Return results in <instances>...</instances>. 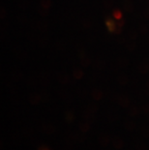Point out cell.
Here are the masks:
<instances>
[{
  "instance_id": "29",
  "label": "cell",
  "mask_w": 149,
  "mask_h": 150,
  "mask_svg": "<svg viewBox=\"0 0 149 150\" xmlns=\"http://www.w3.org/2000/svg\"><path fill=\"white\" fill-rule=\"evenodd\" d=\"M124 23H125V21H120L119 22H118V26L120 27V26H122V25H124Z\"/></svg>"
},
{
  "instance_id": "17",
  "label": "cell",
  "mask_w": 149,
  "mask_h": 150,
  "mask_svg": "<svg viewBox=\"0 0 149 150\" xmlns=\"http://www.w3.org/2000/svg\"><path fill=\"white\" fill-rule=\"evenodd\" d=\"M73 75H74V76L76 79H80L82 78V76H83V72L81 71V70L80 69H76L74 73H73Z\"/></svg>"
},
{
  "instance_id": "28",
  "label": "cell",
  "mask_w": 149,
  "mask_h": 150,
  "mask_svg": "<svg viewBox=\"0 0 149 150\" xmlns=\"http://www.w3.org/2000/svg\"><path fill=\"white\" fill-rule=\"evenodd\" d=\"M130 36H131L132 39H135V38L137 37V32H136V31H133V32L130 33Z\"/></svg>"
},
{
  "instance_id": "20",
  "label": "cell",
  "mask_w": 149,
  "mask_h": 150,
  "mask_svg": "<svg viewBox=\"0 0 149 150\" xmlns=\"http://www.w3.org/2000/svg\"><path fill=\"white\" fill-rule=\"evenodd\" d=\"M87 110H89L90 112H92V113H95L98 110V107L96 106V105L91 104V105H89V106L87 107Z\"/></svg>"
},
{
  "instance_id": "8",
  "label": "cell",
  "mask_w": 149,
  "mask_h": 150,
  "mask_svg": "<svg viewBox=\"0 0 149 150\" xmlns=\"http://www.w3.org/2000/svg\"><path fill=\"white\" fill-rule=\"evenodd\" d=\"M124 127L128 131H134L136 129V123L132 120H127L124 123Z\"/></svg>"
},
{
  "instance_id": "23",
  "label": "cell",
  "mask_w": 149,
  "mask_h": 150,
  "mask_svg": "<svg viewBox=\"0 0 149 150\" xmlns=\"http://www.w3.org/2000/svg\"><path fill=\"white\" fill-rule=\"evenodd\" d=\"M124 8H125V10L127 11V12H132L133 11V4L130 1H128V2H126L125 4H124Z\"/></svg>"
},
{
  "instance_id": "1",
  "label": "cell",
  "mask_w": 149,
  "mask_h": 150,
  "mask_svg": "<svg viewBox=\"0 0 149 150\" xmlns=\"http://www.w3.org/2000/svg\"><path fill=\"white\" fill-rule=\"evenodd\" d=\"M98 139H99L100 145L103 146V147H107L110 142V137L106 133L101 134V135L99 136V138H98Z\"/></svg>"
},
{
  "instance_id": "18",
  "label": "cell",
  "mask_w": 149,
  "mask_h": 150,
  "mask_svg": "<svg viewBox=\"0 0 149 150\" xmlns=\"http://www.w3.org/2000/svg\"><path fill=\"white\" fill-rule=\"evenodd\" d=\"M135 147H136V150H145V148H146V146H145L144 142H138L135 144Z\"/></svg>"
},
{
  "instance_id": "31",
  "label": "cell",
  "mask_w": 149,
  "mask_h": 150,
  "mask_svg": "<svg viewBox=\"0 0 149 150\" xmlns=\"http://www.w3.org/2000/svg\"><path fill=\"white\" fill-rule=\"evenodd\" d=\"M146 86H147V88H148V90H149V81L147 82V84H146Z\"/></svg>"
},
{
  "instance_id": "14",
  "label": "cell",
  "mask_w": 149,
  "mask_h": 150,
  "mask_svg": "<svg viewBox=\"0 0 149 150\" xmlns=\"http://www.w3.org/2000/svg\"><path fill=\"white\" fill-rule=\"evenodd\" d=\"M65 150H74V143H73V140H70V139L65 140Z\"/></svg>"
},
{
  "instance_id": "6",
  "label": "cell",
  "mask_w": 149,
  "mask_h": 150,
  "mask_svg": "<svg viewBox=\"0 0 149 150\" xmlns=\"http://www.w3.org/2000/svg\"><path fill=\"white\" fill-rule=\"evenodd\" d=\"M118 103H119V105L121 107H124V108H126V107H128L129 106V104H130V99L127 97V96H125V95H121V96H119L118 97Z\"/></svg>"
},
{
  "instance_id": "4",
  "label": "cell",
  "mask_w": 149,
  "mask_h": 150,
  "mask_svg": "<svg viewBox=\"0 0 149 150\" xmlns=\"http://www.w3.org/2000/svg\"><path fill=\"white\" fill-rule=\"evenodd\" d=\"M55 126L52 124H44L42 126V132L45 134H53L55 132Z\"/></svg>"
},
{
  "instance_id": "10",
  "label": "cell",
  "mask_w": 149,
  "mask_h": 150,
  "mask_svg": "<svg viewBox=\"0 0 149 150\" xmlns=\"http://www.w3.org/2000/svg\"><path fill=\"white\" fill-rule=\"evenodd\" d=\"M65 120L67 121V122H69V123L73 122V121L75 120V114H74V112L71 111V110L66 111V112H65Z\"/></svg>"
},
{
  "instance_id": "12",
  "label": "cell",
  "mask_w": 149,
  "mask_h": 150,
  "mask_svg": "<svg viewBox=\"0 0 149 150\" xmlns=\"http://www.w3.org/2000/svg\"><path fill=\"white\" fill-rule=\"evenodd\" d=\"M138 112H139V110H138V108L137 107H131V108H129V110H128V113H129L130 116L138 115Z\"/></svg>"
},
{
  "instance_id": "26",
  "label": "cell",
  "mask_w": 149,
  "mask_h": 150,
  "mask_svg": "<svg viewBox=\"0 0 149 150\" xmlns=\"http://www.w3.org/2000/svg\"><path fill=\"white\" fill-rule=\"evenodd\" d=\"M23 135L25 136V137H30L31 135H32V130H30V129H25L24 131H23Z\"/></svg>"
},
{
  "instance_id": "22",
  "label": "cell",
  "mask_w": 149,
  "mask_h": 150,
  "mask_svg": "<svg viewBox=\"0 0 149 150\" xmlns=\"http://www.w3.org/2000/svg\"><path fill=\"white\" fill-rule=\"evenodd\" d=\"M41 5L43 6L42 8H49L52 6V1H49V0H42Z\"/></svg>"
},
{
  "instance_id": "3",
  "label": "cell",
  "mask_w": 149,
  "mask_h": 150,
  "mask_svg": "<svg viewBox=\"0 0 149 150\" xmlns=\"http://www.w3.org/2000/svg\"><path fill=\"white\" fill-rule=\"evenodd\" d=\"M28 100H29L30 104L37 105V104H39L41 101H42V95L37 94V93H33V94H31L29 96Z\"/></svg>"
},
{
  "instance_id": "5",
  "label": "cell",
  "mask_w": 149,
  "mask_h": 150,
  "mask_svg": "<svg viewBox=\"0 0 149 150\" xmlns=\"http://www.w3.org/2000/svg\"><path fill=\"white\" fill-rule=\"evenodd\" d=\"M82 117L84 118L85 120L87 121L88 123H93L94 121H95V116H94V113H92L90 112L89 110H84L83 111V113H82Z\"/></svg>"
},
{
  "instance_id": "16",
  "label": "cell",
  "mask_w": 149,
  "mask_h": 150,
  "mask_svg": "<svg viewBox=\"0 0 149 150\" xmlns=\"http://www.w3.org/2000/svg\"><path fill=\"white\" fill-rule=\"evenodd\" d=\"M138 68L141 73H147L149 70V64H147V63H141Z\"/></svg>"
},
{
  "instance_id": "25",
  "label": "cell",
  "mask_w": 149,
  "mask_h": 150,
  "mask_svg": "<svg viewBox=\"0 0 149 150\" xmlns=\"http://www.w3.org/2000/svg\"><path fill=\"white\" fill-rule=\"evenodd\" d=\"M98 62H95L94 63V66L95 67H98L99 69H101V68H103V67L105 66V62L103 61V60H97Z\"/></svg>"
},
{
  "instance_id": "7",
  "label": "cell",
  "mask_w": 149,
  "mask_h": 150,
  "mask_svg": "<svg viewBox=\"0 0 149 150\" xmlns=\"http://www.w3.org/2000/svg\"><path fill=\"white\" fill-rule=\"evenodd\" d=\"M78 128H80L81 132L86 133L90 130V123H88L87 121L86 122H81L78 124Z\"/></svg>"
},
{
  "instance_id": "9",
  "label": "cell",
  "mask_w": 149,
  "mask_h": 150,
  "mask_svg": "<svg viewBox=\"0 0 149 150\" xmlns=\"http://www.w3.org/2000/svg\"><path fill=\"white\" fill-rule=\"evenodd\" d=\"M91 96L93 97L95 100H101L103 98V92L101 90H98V89H94L93 91L91 92Z\"/></svg>"
},
{
  "instance_id": "21",
  "label": "cell",
  "mask_w": 149,
  "mask_h": 150,
  "mask_svg": "<svg viewBox=\"0 0 149 150\" xmlns=\"http://www.w3.org/2000/svg\"><path fill=\"white\" fill-rule=\"evenodd\" d=\"M141 110L143 113H148L149 112V103H143L141 105Z\"/></svg>"
},
{
  "instance_id": "30",
  "label": "cell",
  "mask_w": 149,
  "mask_h": 150,
  "mask_svg": "<svg viewBox=\"0 0 149 150\" xmlns=\"http://www.w3.org/2000/svg\"><path fill=\"white\" fill-rule=\"evenodd\" d=\"M144 14H145V17H146V18H149V9H148V10H147L146 12L144 13Z\"/></svg>"
},
{
  "instance_id": "2",
  "label": "cell",
  "mask_w": 149,
  "mask_h": 150,
  "mask_svg": "<svg viewBox=\"0 0 149 150\" xmlns=\"http://www.w3.org/2000/svg\"><path fill=\"white\" fill-rule=\"evenodd\" d=\"M112 145L113 147L116 148V149H122L123 146H124V142L121 138L119 137H114L112 139Z\"/></svg>"
},
{
  "instance_id": "24",
  "label": "cell",
  "mask_w": 149,
  "mask_h": 150,
  "mask_svg": "<svg viewBox=\"0 0 149 150\" xmlns=\"http://www.w3.org/2000/svg\"><path fill=\"white\" fill-rule=\"evenodd\" d=\"M112 15H113V17H114L115 18H117V20H121V18H122V13L120 12L119 10H115L114 12L112 13Z\"/></svg>"
},
{
  "instance_id": "27",
  "label": "cell",
  "mask_w": 149,
  "mask_h": 150,
  "mask_svg": "<svg viewBox=\"0 0 149 150\" xmlns=\"http://www.w3.org/2000/svg\"><path fill=\"white\" fill-rule=\"evenodd\" d=\"M38 150H49V148L47 147V145H41L39 148H38Z\"/></svg>"
},
{
  "instance_id": "13",
  "label": "cell",
  "mask_w": 149,
  "mask_h": 150,
  "mask_svg": "<svg viewBox=\"0 0 149 150\" xmlns=\"http://www.w3.org/2000/svg\"><path fill=\"white\" fill-rule=\"evenodd\" d=\"M58 81L63 84H67L69 82V76L67 75L61 74V75H59V76H58Z\"/></svg>"
},
{
  "instance_id": "11",
  "label": "cell",
  "mask_w": 149,
  "mask_h": 150,
  "mask_svg": "<svg viewBox=\"0 0 149 150\" xmlns=\"http://www.w3.org/2000/svg\"><path fill=\"white\" fill-rule=\"evenodd\" d=\"M86 139V136L83 132H81V133H77L76 134V142H82Z\"/></svg>"
},
{
  "instance_id": "15",
  "label": "cell",
  "mask_w": 149,
  "mask_h": 150,
  "mask_svg": "<svg viewBox=\"0 0 149 150\" xmlns=\"http://www.w3.org/2000/svg\"><path fill=\"white\" fill-rule=\"evenodd\" d=\"M141 134L144 138H149V126L144 125L141 127Z\"/></svg>"
},
{
  "instance_id": "19",
  "label": "cell",
  "mask_w": 149,
  "mask_h": 150,
  "mask_svg": "<svg viewBox=\"0 0 149 150\" xmlns=\"http://www.w3.org/2000/svg\"><path fill=\"white\" fill-rule=\"evenodd\" d=\"M118 82L121 85H125L127 84V82H128V78H127L126 76H120L118 78Z\"/></svg>"
}]
</instances>
